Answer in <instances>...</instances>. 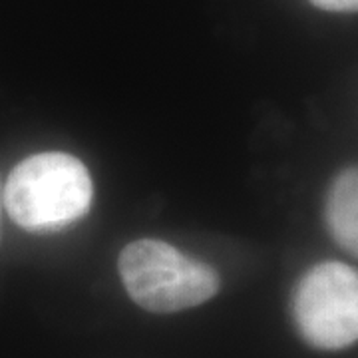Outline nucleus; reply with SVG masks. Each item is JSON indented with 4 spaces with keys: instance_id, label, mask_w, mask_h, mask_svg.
Listing matches in <instances>:
<instances>
[{
    "instance_id": "obj_5",
    "label": "nucleus",
    "mask_w": 358,
    "mask_h": 358,
    "mask_svg": "<svg viewBox=\"0 0 358 358\" xmlns=\"http://www.w3.org/2000/svg\"><path fill=\"white\" fill-rule=\"evenodd\" d=\"M308 2L329 13H358V0H308Z\"/></svg>"
},
{
    "instance_id": "obj_2",
    "label": "nucleus",
    "mask_w": 358,
    "mask_h": 358,
    "mask_svg": "<svg viewBox=\"0 0 358 358\" xmlns=\"http://www.w3.org/2000/svg\"><path fill=\"white\" fill-rule=\"evenodd\" d=\"M117 271L131 301L150 313H178L197 307L221 287L217 271L157 239L124 247Z\"/></svg>"
},
{
    "instance_id": "obj_1",
    "label": "nucleus",
    "mask_w": 358,
    "mask_h": 358,
    "mask_svg": "<svg viewBox=\"0 0 358 358\" xmlns=\"http://www.w3.org/2000/svg\"><path fill=\"white\" fill-rule=\"evenodd\" d=\"M92 195V178L78 157L46 152L14 167L2 199L10 219L22 229L56 231L84 217Z\"/></svg>"
},
{
    "instance_id": "obj_3",
    "label": "nucleus",
    "mask_w": 358,
    "mask_h": 358,
    "mask_svg": "<svg viewBox=\"0 0 358 358\" xmlns=\"http://www.w3.org/2000/svg\"><path fill=\"white\" fill-rule=\"evenodd\" d=\"M294 327L315 348L341 350L358 341V271L324 261L299 279L291 301Z\"/></svg>"
},
{
    "instance_id": "obj_6",
    "label": "nucleus",
    "mask_w": 358,
    "mask_h": 358,
    "mask_svg": "<svg viewBox=\"0 0 358 358\" xmlns=\"http://www.w3.org/2000/svg\"><path fill=\"white\" fill-rule=\"evenodd\" d=\"M0 201H2V192H0Z\"/></svg>"
},
{
    "instance_id": "obj_4",
    "label": "nucleus",
    "mask_w": 358,
    "mask_h": 358,
    "mask_svg": "<svg viewBox=\"0 0 358 358\" xmlns=\"http://www.w3.org/2000/svg\"><path fill=\"white\" fill-rule=\"evenodd\" d=\"M324 223L334 241L358 259V166L343 169L329 185Z\"/></svg>"
}]
</instances>
